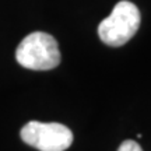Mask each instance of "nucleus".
Listing matches in <instances>:
<instances>
[{"mask_svg":"<svg viewBox=\"0 0 151 151\" xmlns=\"http://www.w3.org/2000/svg\"><path fill=\"white\" fill-rule=\"evenodd\" d=\"M140 22L139 7L129 0H122L98 25V37L105 45L118 48L134 37L140 28Z\"/></svg>","mask_w":151,"mask_h":151,"instance_id":"f257e3e1","label":"nucleus"},{"mask_svg":"<svg viewBox=\"0 0 151 151\" xmlns=\"http://www.w3.org/2000/svg\"><path fill=\"white\" fill-rule=\"evenodd\" d=\"M17 62L29 70H52L60 63V50L58 41L50 34L32 32L22 39L16 50Z\"/></svg>","mask_w":151,"mask_h":151,"instance_id":"f03ea898","label":"nucleus"},{"mask_svg":"<svg viewBox=\"0 0 151 151\" xmlns=\"http://www.w3.org/2000/svg\"><path fill=\"white\" fill-rule=\"evenodd\" d=\"M20 136L24 143L39 151H66L73 144L71 130L62 123L31 120L22 126Z\"/></svg>","mask_w":151,"mask_h":151,"instance_id":"7ed1b4c3","label":"nucleus"},{"mask_svg":"<svg viewBox=\"0 0 151 151\" xmlns=\"http://www.w3.org/2000/svg\"><path fill=\"white\" fill-rule=\"evenodd\" d=\"M118 151H143V148H141L136 141L133 140H124L120 146H119Z\"/></svg>","mask_w":151,"mask_h":151,"instance_id":"20e7f679","label":"nucleus"}]
</instances>
